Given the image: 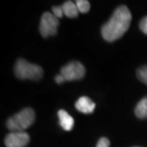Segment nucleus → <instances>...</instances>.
<instances>
[{"instance_id": "nucleus-1", "label": "nucleus", "mask_w": 147, "mask_h": 147, "mask_svg": "<svg viewBox=\"0 0 147 147\" xmlns=\"http://www.w3.org/2000/svg\"><path fill=\"white\" fill-rule=\"evenodd\" d=\"M131 11L126 6H119L115 10L113 16L101 28V36L108 42L119 39L130 27Z\"/></svg>"}, {"instance_id": "nucleus-2", "label": "nucleus", "mask_w": 147, "mask_h": 147, "mask_svg": "<svg viewBox=\"0 0 147 147\" xmlns=\"http://www.w3.org/2000/svg\"><path fill=\"white\" fill-rule=\"evenodd\" d=\"M36 114L32 108H24L7 120V128L11 132H24L34 122Z\"/></svg>"}, {"instance_id": "nucleus-3", "label": "nucleus", "mask_w": 147, "mask_h": 147, "mask_svg": "<svg viewBox=\"0 0 147 147\" xmlns=\"http://www.w3.org/2000/svg\"><path fill=\"white\" fill-rule=\"evenodd\" d=\"M14 74L20 79L39 80L43 76V70L37 64L30 63L23 58H18L14 66Z\"/></svg>"}, {"instance_id": "nucleus-4", "label": "nucleus", "mask_w": 147, "mask_h": 147, "mask_svg": "<svg viewBox=\"0 0 147 147\" xmlns=\"http://www.w3.org/2000/svg\"><path fill=\"white\" fill-rule=\"evenodd\" d=\"M59 25V20L53 13L45 11L40 19L39 32L43 37L55 36L57 33V27Z\"/></svg>"}, {"instance_id": "nucleus-5", "label": "nucleus", "mask_w": 147, "mask_h": 147, "mask_svg": "<svg viewBox=\"0 0 147 147\" xmlns=\"http://www.w3.org/2000/svg\"><path fill=\"white\" fill-rule=\"evenodd\" d=\"M60 75L65 78V80H78L81 79L85 75V68L78 61H72L64 65L60 70Z\"/></svg>"}, {"instance_id": "nucleus-6", "label": "nucleus", "mask_w": 147, "mask_h": 147, "mask_svg": "<svg viewBox=\"0 0 147 147\" xmlns=\"http://www.w3.org/2000/svg\"><path fill=\"white\" fill-rule=\"evenodd\" d=\"M30 142V136L26 132H11L5 138L7 147H25Z\"/></svg>"}, {"instance_id": "nucleus-7", "label": "nucleus", "mask_w": 147, "mask_h": 147, "mask_svg": "<svg viewBox=\"0 0 147 147\" xmlns=\"http://www.w3.org/2000/svg\"><path fill=\"white\" fill-rule=\"evenodd\" d=\"M76 110L84 114H91L93 113L96 108V103L91 100L88 96H81L76 102Z\"/></svg>"}, {"instance_id": "nucleus-8", "label": "nucleus", "mask_w": 147, "mask_h": 147, "mask_svg": "<svg viewBox=\"0 0 147 147\" xmlns=\"http://www.w3.org/2000/svg\"><path fill=\"white\" fill-rule=\"evenodd\" d=\"M57 116L58 119H59V124L61 127L66 131L72 130L74 127V123H75L73 117L70 116L65 110H59L57 113Z\"/></svg>"}, {"instance_id": "nucleus-9", "label": "nucleus", "mask_w": 147, "mask_h": 147, "mask_svg": "<svg viewBox=\"0 0 147 147\" xmlns=\"http://www.w3.org/2000/svg\"><path fill=\"white\" fill-rule=\"evenodd\" d=\"M61 8H62L63 13L65 14L67 17L74 18V17H76L78 16L79 11L78 9V6L76 4V2L66 1L61 5Z\"/></svg>"}, {"instance_id": "nucleus-10", "label": "nucleus", "mask_w": 147, "mask_h": 147, "mask_svg": "<svg viewBox=\"0 0 147 147\" xmlns=\"http://www.w3.org/2000/svg\"><path fill=\"white\" fill-rule=\"evenodd\" d=\"M135 114L140 119H146L147 117V96L139 101L135 108Z\"/></svg>"}, {"instance_id": "nucleus-11", "label": "nucleus", "mask_w": 147, "mask_h": 147, "mask_svg": "<svg viewBox=\"0 0 147 147\" xmlns=\"http://www.w3.org/2000/svg\"><path fill=\"white\" fill-rule=\"evenodd\" d=\"M76 4L80 13H88L90 10V2L87 0H78V1H76Z\"/></svg>"}, {"instance_id": "nucleus-12", "label": "nucleus", "mask_w": 147, "mask_h": 147, "mask_svg": "<svg viewBox=\"0 0 147 147\" xmlns=\"http://www.w3.org/2000/svg\"><path fill=\"white\" fill-rule=\"evenodd\" d=\"M138 78L142 82L147 85V66H142L137 71Z\"/></svg>"}, {"instance_id": "nucleus-13", "label": "nucleus", "mask_w": 147, "mask_h": 147, "mask_svg": "<svg viewBox=\"0 0 147 147\" xmlns=\"http://www.w3.org/2000/svg\"><path fill=\"white\" fill-rule=\"evenodd\" d=\"M52 11H53V13H54L55 16L57 17V18L62 17V16L64 14L61 6H54V7L52 8Z\"/></svg>"}, {"instance_id": "nucleus-14", "label": "nucleus", "mask_w": 147, "mask_h": 147, "mask_svg": "<svg viewBox=\"0 0 147 147\" xmlns=\"http://www.w3.org/2000/svg\"><path fill=\"white\" fill-rule=\"evenodd\" d=\"M96 147H110V142L107 138H100Z\"/></svg>"}, {"instance_id": "nucleus-15", "label": "nucleus", "mask_w": 147, "mask_h": 147, "mask_svg": "<svg viewBox=\"0 0 147 147\" xmlns=\"http://www.w3.org/2000/svg\"><path fill=\"white\" fill-rule=\"evenodd\" d=\"M140 29L142 30V33L147 34V16L142 19V21L140 22Z\"/></svg>"}, {"instance_id": "nucleus-16", "label": "nucleus", "mask_w": 147, "mask_h": 147, "mask_svg": "<svg viewBox=\"0 0 147 147\" xmlns=\"http://www.w3.org/2000/svg\"><path fill=\"white\" fill-rule=\"evenodd\" d=\"M55 82H57V84H61V83H62V82L66 81V80H65V78H64L63 76L60 75V74H59V75H57V76H55Z\"/></svg>"}]
</instances>
